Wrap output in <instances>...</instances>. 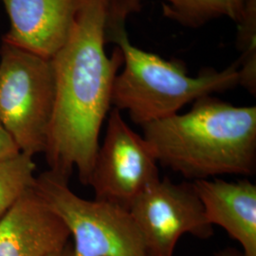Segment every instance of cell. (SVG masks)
I'll return each mask as SVG.
<instances>
[{"label": "cell", "mask_w": 256, "mask_h": 256, "mask_svg": "<svg viewBox=\"0 0 256 256\" xmlns=\"http://www.w3.org/2000/svg\"><path fill=\"white\" fill-rule=\"evenodd\" d=\"M115 1L78 0L68 39L50 59L54 102L44 154L50 171L68 180L76 170L86 186L122 66L118 46L110 56L104 48Z\"/></svg>", "instance_id": "1"}, {"label": "cell", "mask_w": 256, "mask_h": 256, "mask_svg": "<svg viewBox=\"0 0 256 256\" xmlns=\"http://www.w3.org/2000/svg\"><path fill=\"white\" fill-rule=\"evenodd\" d=\"M158 162L188 180L252 176L256 168V106H236L212 95L142 126Z\"/></svg>", "instance_id": "2"}, {"label": "cell", "mask_w": 256, "mask_h": 256, "mask_svg": "<svg viewBox=\"0 0 256 256\" xmlns=\"http://www.w3.org/2000/svg\"><path fill=\"white\" fill-rule=\"evenodd\" d=\"M126 16L113 14L108 26L106 40L119 48L124 66L115 78L111 102L120 112L126 111L136 124L142 126L173 116L202 97L239 86L236 62L223 70L206 68L192 77L182 62L134 46L126 32Z\"/></svg>", "instance_id": "3"}, {"label": "cell", "mask_w": 256, "mask_h": 256, "mask_svg": "<svg viewBox=\"0 0 256 256\" xmlns=\"http://www.w3.org/2000/svg\"><path fill=\"white\" fill-rule=\"evenodd\" d=\"M34 189L68 230L74 256H147L129 210L82 198L70 189L68 180L50 170L37 176Z\"/></svg>", "instance_id": "4"}, {"label": "cell", "mask_w": 256, "mask_h": 256, "mask_svg": "<svg viewBox=\"0 0 256 256\" xmlns=\"http://www.w3.org/2000/svg\"><path fill=\"white\" fill-rule=\"evenodd\" d=\"M54 102L50 59L3 43L0 50V122L20 152L44 153Z\"/></svg>", "instance_id": "5"}, {"label": "cell", "mask_w": 256, "mask_h": 256, "mask_svg": "<svg viewBox=\"0 0 256 256\" xmlns=\"http://www.w3.org/2000/svg\"><path fill=\"white\" fill-rule=\"evenodd\" d=\"M158 164L149 142L114 108L108 114L88 185L95 200L129 210L138 196L160 178Z\"/></svg>", "instance_id": "6"}, {"label": "cell", "mask_w": 256, "mask_h": 256, "mask_svg": "<svg viewBox=\"0 0 256 256\" xmlns=\"http://www.w3.org/2000/svg\"><path fill=\"white\" fill-rule=\"evenodd\" d=\"M129 212L142 236L147 256H173L184 234L208 239L214 234L192 182L174 183L168 178L151 184Z\"/></svg>", "instance_id": "7"}, {"label": "cell", "mask_w": 256, "mask_h": 256, "mask_svg": "<svg viewBox=\"0 0 256 256\" xmlns=\"http://www.w3.org/2000/svg\"><path fill=\"white\" fill-rule=\"evenodd\" d=\"M10 27L3 43L52 59L63 46L78 0H2Z\"/></svg>", "instance_id": "8"}, {"label": "cell", "mask_w": 256, "mask_h": 256, "mask_svg": "<svg viewBox=\"0 0 256 256\" xmlns=\"http://www.w3.org/2000/svg\"><path fill=\"white\" fill-rule=\"evenodd\" d=\"M70 234L34 189L0 218V256H50L68 245Z\"/></svg>", "instance_id": "9"}, {"label": "cell", "mask_w": 256, "mask_h": 256, "mask_svg": "<svg viewBox=\"0 0 256 256\" xmlns=\"http://www.w3.org/2000/svg\"><path fill=\"white\" fill-rule=\"evenodd\" d=\"M210 224L225 230L241 246L244 256H256V186L247 178L194 180Z\"/></svg>", "instance_id": "10"}, {"label": "cell", "mask_w": 256, "mask_h": 256, "mask_svg": "<svg viewBox=\"0 0 256 256\" xmlns=\"http://www.w3.org/2000/svg\"><path fill=\"white\" fill-rule=\"evenodd\" d=\"M247 0H162L164 14L187 27H200L220 18L236 22L241 18Z\"/></svg>", "instance_id": "11"}, {"label": "cell", "mask_w": 256, "mask_h": 256, "mask_svg": "<svg viewBox=\"0 0 256 256\" xmlns=\"http://www.w3.org/2000/svg\"><path fill=\"white\" fill-rule=\"evenodd\" d=\"M36 170L34 156L23 152L0 160V218L34 189Z\"/></svg>", "instance_id": "12"}, {"label": "cell", "mask_w": 256, "mask_h": 256, "mask_svg": "<svg viewBox=\"0 0 256 256\" xmlns=\"http://www.w3.org/2000/svg\"><path fill=\"white\" fill-rule=\"evenodd\" d=\"M238 24V48L242 54L236 62L239 84L252 94L256 92V0H247Z\"/></svg>", "instance_id": "13"}, {"label": "cell", "mask_w": 256, "mask_h": 256, "mask_svg": "<svg viewBox=\"0 0 256 256\" xmlns=\"http://www.w3.org/2000/svg\"><path fill=\"white\" fill-rule=\"evenodd\" d=\"M20 150L8 131L0 122V160L18 155Z\"/></svg>", "instance_id": "14"}, {"label": "cell", "mask_w": 256, "mask_h": 256, "mask_svg": "<svg viewBox=\"0 0 256 256\" xmlns=\"http://www.w3.org/2000/svg\"><path fill=\"white\" fill-rule=\"evenodd\" d=\"M214 256H244L242 250H238L234 248H226L216 252Z\"/></svg>", "instance_id": "15"}, {"label": "cell", "mask_w": 256, "mask_h": 256, "mask_svg": "<svg viewBox=\"0 0 256 256\" xmlns=\"http://www.w3.org/2000/svg\"><path fill=\"white\" fill-rule=\"evenodd\" d=\"M50 256H74V252H72V248L70 247L68 245L66 247L63 248L62 250L55 252L54 254Z\"/></svg>", "instance_id": "16"}]
</instances>
